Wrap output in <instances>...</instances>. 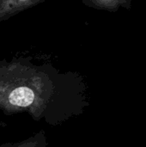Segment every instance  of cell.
Here are the masks:
<instances>
[{
	"label": "cell",
	"mask_w": 146,
	"mask_h": 147,
	"mask_svg": "<svg viewBox=\"0 0 146 147\" xmlns=\"http://www.w3.org/2000/svg\"><path fill=\"white\" fill-rule=\"evenodd\" d=\"M34 99V91L28 87H19L14 90L9 96V101L11 104L19 107H27L32 104Z\"/></svg>",
	"instance_id": "obj_1"
}]
</instances>
